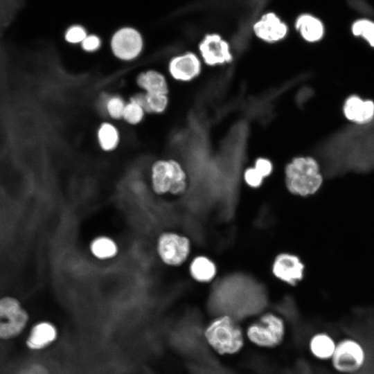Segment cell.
Wrapping results in <instances>:
<instances>
[{"label":"cell","mask_w":374,"mask_h":374,"mask_svg":"<svg viewBox=\"0 0 374 374\" xmlns=\"http://www.w3.org/2000/svg\"><path fill=\"white\" fill-rule=\"evenodd\" d=\"M285 184L292 195L303 197L314 195L323 184L317 161L310 157L293 159L285 166Z\"/></svg>","instance_id":"6da1fadb"},{"label":"cell","mask_w":374,"mask_h":374,"mask_svg":"<svg viewBox=\"0 0 374 374\" xmlns=\"http://www.w3.org/2000/svg\"><path fill=\"white\" fill-rule=\"evenodd\" d=\"M368 351L364 343L353 335L337 339L329 366L335 374H359L368 361Z\"/></svg>","instance_id":"7a4b0ae2"},{"label":"cell","mask_w":374,"mask_h":374,"mask_svg":"<svg viewBox=\"0 0 374 374\" xmlns=\"http://www.w3.org/2000/svg\"><path fill=\"white\" fill-rule=\"evenodd\" d=\"M204 337L208 345L222 355H234L244 346L242 330L229 315L213 319L205 328Z\"/></svg>","instance_id":"3957f363"},{"label":"cell","mask_w":374,"mask_h":374,"mask_svg":"<svg viewBox=\"0 0 374 374\" xmlns=\"http://www.w3.org/2000/svg\"><path fill=\"white\" fill-rule=\"evenodd\" d=\"M152 187L157 195H183L188 187L186 171L175 159H160L151 168Z\"/></svg>","instance_id":"277c9868"},{"label":"cell","mask_w":374,"mask_h":374,"mask_svg":"<svg viewBox=\"0 0 374 374\" xmlns=\"http://www.w3.org/2000/svg\"><path fill=\"white\" fill-rule=\"evenodd\" d=\"M285 323L283 318L274 312H265L252 322L247 330L248 339L263 348H274L283 341Z\"/></svg>","instance_id":"5b68a950"},{"label":"cell","mask_w":374,"mask_h":374,"mask_svg":"<svg viewBox=\"0 0 374 374\" xmlns=\"http://www.w3.org/2000/svg\"><path fill=\"white\" fill-rule=\"evenodd\" d=\"M29 321L28 312L15 298L0 299V341L12 340L26 329Z\"/></svg>","instance_id":"8992f818"},{"label":"cell","mask_w":374,"mask_h":374,"mask_svg":"<svg viewBox=\"0 0 374 374\" xmlns=\"http://www.w3.org/2000/svg\"><path fill=\"white\" fill-rule=\"evenodd\" d=\"M191 249L190 239L177 232H163L157 240L158 254L162 262L168 266L179 267L185 263Z\"/></svg>","instance_id":"52a82bcc"},{"label":"cell","mask_w":374,"mask_h":374,"mask_svg":"<svg viewBox=\"0 0 374 374\" xmlns=\"http://www.w3.org/2000/svg\"><path fill=\"white\" fill-rule=\"evenodd\" d=\"M305 265L297 255L281 252L274 258L271 271L272 275L278 280L290 286H295L304 277Z\"/></svg>","instance_id":"ba28073f"},{"label":"cell","mask_w":374,"mask_h":374,"mask_svg":"<svg viewBox=\"0 0 374 374\" xmlns=\"http://www.w3.org/2000/svg\"><path fill=\"white\" fill-rule=\"evenodd\" d=\"M141 34L132 28H123L117 30L111 39V49L118 59L131 61L137 58L143 49Z\"/></svg>","instance_id":"9c48e42d"},{"label":"cell","mask_w":374,"mask_h":374,"mask_svg":"<svg viewBox=\"0 0 374 374\" xmlns=\"http://www.w3.org/2000/svg\"><path fill=\"white\" fill-rule=\"evenodd\" d=\"M199 50L208 65L229 63L233 58L229 44L216 33L206 35L199 44Z\"/></svg>","instance_id":"30bf717a"},{"label":"cell","mask_w":374,"mask_h":374,"mask_svg":"<svg viewBox=\"0 0 374 374\" xmlns=\"http://www.w3.org/2000/svg\"><path fill=\"white\" fill-rule=\"evenodd\" d=\"M255 35L267 42H276L283 39L288 33L286 24L274 12H267L253 24Z\"/></svg>","instance_id":"8fae6325"},{"label":"cell","mask_w":374,"mask_h":374,"mask_svg":"<svg viewBox=\"0 0 374 374\" xmlns=\"http://www.w3.org/2000/svg\"><path fill=\"white\" fill-rule=\"evenodd\" d=\"M171 76L179 81H188L195 78L201 71V62L191 52L172 57L168 64Z\"/></svg>","instance_id":"7c38bea8"},{"label":"cell","mask_w":374,"mask_h":374,"mask_svg":"<svg viewBox=\"0 0 374 374\" xmlns=\"http://www.w3.org/2000/svg\"><path fill=\"white\" fill-rule=\"evenodd\" d=\"M337 340L328 331H317L310 336L308 341V352L317 362L329 363L334 354Z\"/></svg>","instance_id":"4fadbf2b"},{"label":"cell","mask_w":374,"mask_h":374,"mask_svg":"<svg viewBox=\"0 0 374 374\" xmlns=\"http://www.w3.org/2000/svg\"><path fill=\"white\" fill-rule=\"evenodd\" d=\"M57 337L55 325L48 321H41L32 326L26 337L25 344L29 350L39 351L51 345Z\"/></svg>","instance_id":"5bb4252c"},{"label":"cell","mask_w":374,"mask_h":374,"mask_svg":"<svg viewBox=\"0 0 374 374\" xmlns=\"http://www.w3.org/2000/svg\"><path fill=\"white\" fill-rule=\"evenodd\" d=\"M345 116L358 125H364L374 118V103L358 96L349 97L344 106Z\"/></svg>","instance_id":"9a60e30c"},{"label":"cell","mask_w":374,"mask_h":374,"mask_svg":"<svg viewBox=\"0 0 374 374\" xmlns=\"http://www.w3.org/2000/svg\"><path fill=\"white\" fill-rule=\"evenodd\" d=\"M217 271L215 262L204 254L194 256L188 265V272L191 278L202 284L212 282L217 276Z\"/></svg>","instance_id":"2e32d148"},{"label":"cell","mask_w":374,"mask_h":374,"mask_svg":"<svg viewBox=\"0 0 374 374\" xmlns=\"http://www.w3.org/2000/svg\"><path fill=\"white\" fill-rule=\"evenodd\" d=\"M137 85L146 93L168 94V87L165 76L156 70H148L136 77Z\"/></svg>","instance_id":"e0dca14e"},{"label":"cell","mask_w":374,"mask_h":374,"mask_svg":"<svg viewBox=\"0 0 374 374\" xmlns=\"http://www.w3.org/2000/svg\"><path fill=\"white\" fill-rule=\"evenodd\" d=\"M273 171L272 163L266 158H258L253 167L247 168L243 173V179L247 186L253 189L259 188L265 178Z\"/></svg>","instance_id":"ac0fdd59"},{"label":"cell","mask_w":374,"mask_h":374,"mask_svg":"<svg viewBox=\"0 0 374 374\" xmlns=\"http://www.w3.org/2000/svg\"><path fill=\"white\" fill-rule=\"evenodd\" d=\"M295 27L307 42H314L321 39L324 28L321 21L310 14H303L297 17Z\"/></svg>","instance_id":"d6986e66"},{"label":"cell","mask_w":374,"mask_h":374,"mask_svg":"<svg viewBox=\"0 0 374 374\" xmlns=\"http://www.w3.org/2000/svg\"><path fill=\"white\" fill-rule=\"evenodd\" d=\"M98 144L102 150L106 152L114 150L119 143V132L113 124L103 123L97 132Z\"/></svg>","instance_id":"ffe728a7"},{"label":"cell","mask_w":374,"mask_h":374,"mask_svg":"<svg viewBox=\"0 0 374 374\" xmlns=\"http://www.w3.org/2000/svg\"><path fill=\"white\" fill-rule=\"evenodd\" d=\"M90 249L95 257L101 260L112 258L118 253L117 244L107 236L96 238L91 243Z\"/></svg>","instance_id":"44dd1931"},{"label":"cell","mask_w":374,"mask_h":374,"mask_svg":"<svg viewBox=\"0 0 374 374\" xmlns=\"http://www.w3.org/2000/svg\"><path fill=\"white\" fill-rule=\"evenodd\" d=\"M21 3V0H0V35L16 18Z\"/></svg>","instance_id":"7402d4cb"},{"label":"cell","mask_w":374,"mask_h":374,"mask_svg":"<svg viewBox=\"0 0 374 374\" xmlns=\"http://www.w3.org/2000/svg\"><path fill=\"white\" fill-rule=\"evenodd\" d=\"M145 114L143 107L130 98L125 104L122 118L130 125H137L142 121Z\"/></svg>","instance_id":"603a6c76"},{"label":"cell","mask_w":374,"mask_h":374,"mask_svg":"<svg viewBox=\"0 0 374 374\" xmlns=\"http://www.w3.org/2000/svg\"><path fill=\"white\" fill-rule=\"evenodd\" d=\"M352 32L355 35L364 38L374 47V22L368 19L357 20L352 26Z\"/></svg>","instance_id":"cb8c5ba5"},{"label":"cell","mask_w":374,"mask_h":374,"mask_svg":"<svg viewBox=\"0 0 374 374\" xmlns=\"http://www.w3.org/2000/svg\"><path fill=\"white\" fill-rule=\"evenodd\" d=\"M148 114H161L163 112L168 105V94L146 93Z\"/></svg>","instance_id":"d4e9b609"},{"label":"cell","mask_w":374,"mask_h":374,"mask_svg":"<svg viewBox=\"0 0 374 374\" xmlns=\"http://www.w3.org/2000/svg\"><path fill=\"white\" fill-rule=\"evenodd\" d=\"M126 103L119 96L109 97L105 102V108L110 118L119 120L123 117V114Z\"/></svg>","instance_id":"484cf974"},{"label":"cell","mask_w":374,"mask_h":374,"mask_svg":"<svg viewBox=\"0 0 374 374\" xmlns=\"http://www.w3.org/2000/svg\"><path fill=\"white\" fill-rule=\"evenodd\" d=\"M87 36L85 29L81 26H71L65 33V39L71 44H79Z\"/></svg>","instance_id":"4316f807"},{"label":"cell","mask_w":374,"mask_h":374,"mask_svg":"<svg viewBox=\"0 0 374 374\" xmlns=\"http://www.w3.org/2000/svg\"><path fill=\"white\" fill-rule=\"evenodd\" d=\"M17 374H50V372L42 364L31 362L20 368Z\"/></svg>","instance_id":"83f0119b"},{"label":"cell","mask_w":374,"mask_h":374,"mask_svg":"<svg viewBox=\"0 0 374 374\" xmlns=\"http://www.w3.org/2000/svg\"><path fill=\"white\" fill-rule=\"evenodd\" d=\"M101 40L97 35H89L81 43V46L84 51L92 53L100 48Z\"/></svg>","instance_id":"f1b7e54d"}]
</instances>
